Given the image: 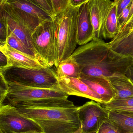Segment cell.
<instances>
[{
    "label": "cell",
    "instance_id": "3957f363",
    "mask_svg": "<svg viewBox=\"0 0 133 133\" xmlns=\"http://www.w3.org/2000/svg\"><path fill=\"white\" fill-rule=\"evenodd\" d=\"M81 5H74L70 3L65 10L54 17L55 38L54 65L56 67L71 57L78 44L77 23Z\"/></svg>",
    "mask_w": 133,
    "mask_h": 133
},
{
    "label": "cell",
    "instance_id": "d6986e66",
    "mask_svg": "<svg viewBox=\"0 0 133 133\" xmlns=\"http://www.w3.org/2000/svg\"><path fill=\"white\" fill-rule=\"evenodd\" d=\"M119 2H113L102 24V36L105 39H112L119 30L117 17V9Z\"/></svg>",
    "mask_w": 133,
    "mask_h": 133
},
{
    "label": "cell",
    "instance_id": "8d00e7d4",
    "mask_svg": "<svg viewBox=\"0 0 133 133\" xmlns=\"http://www.w3.org/2000/svg\"><path fill=\"white\" fill-rule=\"evenodd\" d=\"M86 1H90V0H86Z\"/></svg>",
    "mask_w": 133,
    "mask_h": 133
},
{
    "label": "cell",
    "instance_id": "7402d4cb",
    "mask_svg": "<svg viewBox=\"0 0 133 133\" xmlns=\"http://www.w3.org/2000/svg\"><path fill=\"white\" fill-rule=\"evenodd\" d=\"M6 43L11 47L18 51L36 58L40 61L44 62L37 54L26 46L24 44L12 33H11L10 35L8 37L6 40Z\"/></svg>",
    "mask_w": 133,
    "mask_h": 133
},
{
    "label": "cell",
    "instance_id": "2e32d148",
    "mask_svg": "<svg viewBox=\"0 0 133 133\" xmlns=\"http://www.w3.org/2000/svg\"><path fill=\"white\" fill-rule=\"evenodd\" d=\"M107 77L115 90L112 101L133 98V83L125 74H116Z\"/></svg>",
    "mask_w": 133,
    "mask_h": 133
},
{
    "label": "cell",
    "instance_id": "cb8c5ba5",
    "mask_svg": "<svg viewBox=\"0 0 133 133\" xmlns=\"http://www.w3.org/2000/svg\"><path fill=\"white\" fill-rule=\"evenodd\" d=\"M0 44L6 43L8 37L11 34L7 23L4 17L0 15Z\"/></svg>",
    "mask_w": 133,
    "mask_h": 133
},
{
    "label": "cell",
    "instance_id": "5bb4252c",
    "mask_svg": "<svg viewBox=\"0 0 133 133\" xmlns=\"http://www.w3.org/2000/svg\"><path fill=\"white\" fill-rule=\"evenodd\" d=\"M108 44L117 54L133 59V30L118 31Z\"/></svg>",
    "mask_w": 133,
    "mask_h": 133
},
{
    "label": "cell",
    "instance_id": "7c38bea8",
    "mask_svg": "<svg viewBox=\"0 0 133 133\" xmlns=\"http://www.w3.org/2000/svg\"><path fill=\"white\" fill-rule=\"evenodd\" d=\"M89 1L81 4L79 9L77 43L80 46L88 43L93 41V30L88 5Z\"/></svg>",
    "mask_w": 133,
    "mask_h": 133
},
{
    "label": "cell",
    "instance_id": "74e56055",
    "mask_svg": "<svg viewBox=\"0 0 133 133\" xmlns=\"http://www.w3.org/2000/svg\"><path fill=\"white\" fill-rule=\"evenodd\" d=\"M132 66H133V63L132 65Z\"/></svg>",
    "mask_w": 133,
    "mask_h": 133
},
{
    "label": "cell",
    "instance_id": "5b68a950",
    "mask_svg": "<svg viewBox=\"0 0 133 133\" xmlns=\"http://www.w3.org/2000/svg\"><path fill=\"white\" fill-rule=\"evenodd\" d=\"M8 85L5 100L7 102L4 104L14 106L23 102H40L68 99L69 96L60 88L52 89L40 88L12 83L8 84Z\"/></svg>",
    "mask_w": 133,
    "mask_h": 133
},
{
    "label": "cell",
    "instance_id": "d4e9b609",
    "mask_svg": "<svg viewBox=\"0 0 133 133\" xmlns=\"http://www.w3.org/2000/svg\"><path fill=\"white\" fill-rule=\"evenodd\" d=\"M104 108L111 107H132L133 106V98L113 100L107 103L101 104Z\"/></svg>",
    "mask_w": 133,
    "mask_h": 133
},
{
    "label": "cell",
    "instance_id": "ac0fdd59",
    "mask_svg": "<svg viewBox=\"0 0 133 133\" xmlns=\"http://www.w3.org/2000/svg\"><path fill=\"white\" fill-rule=\"evenodd\" d=\"M5 4L34 16L42 22L54 18L40 8L33 0H8Z\"/></svg>",
    "mask_w": 133,
    "mask_h": 133
},
{
    "label": "cell",
    "instance_id": "4316f807",
    "mask_svg": "<svg viewBox=\"0 0 133 133\" xmlns=\"http://www.w3.org/2000/svg\"><path fill=\"white\" fill-rule=\"evenodd\" d=\"M55 15L65 9L70 3V0H51Z\"/></svg>",
    "mask_w": 133,
    "mask_h": 133
},
{
    "label": "cell",
    "instance_id": "8fae6325",
    "mask_svg": "<svg viewBox=\"0 0 133 133\" xmlns=\"http://www.w3.org/2000/svg\"><path fill=\"white\" fill-rule=\"evenodd\" d=\"M0 51L7 58L8 64L7 66L37 69L49 67L44 62L18 51L6 43L0 44Z\"/></svg>",
    "mask_w": 133,
    "mask_h": 133
},
{
    "label": "cell",
    "instance_id": "e0dca14e",
    "mask_svg": "<svg viewBox=\"0 0 133 133\" xmlns=\"http://www.w3.org/2000/svg\"><path fill=\"white\" fill-rule=\"evenodd\" d=\"M1 8L22 23L32 34L37 27L43 22L37 17L8 4L1 6Z\"/></svg>",
    "mask_w": 133,
    "mask_h": 133
},
{
    "label": "cell",
    "instance_id": "6da1fadb",
    "mask_svg": "<svg viewBox=\"0 0 133 133\" xmlns=\"http://www.w3.org/2000/svg\"><path fill=\"white\" fill-rule=\"evenodd\" d=\"M23 116L36 123L44 133H80L78 107L68 99L26 102L15 105Z\"/></svg>",
    "mask_w": 133,
    "mask_h": 133
},
{
    "label": "cell",
    "instance_id": "9a60e30c",
    "mask_svg": "<svg viewBox=\"0 0 133 133\" xmlns=\"http://www.w3.org/2000/svg\"><path fill=\"white\" fill-rule=\"evenodd\" d=\"M0 15L5 19L11 32L21 41L26 46L37 54L32 41V33L22 23L12 18L2 8H1Z\"/></svg>",
    "mask_w": 133,
    "mask_h": 133
},
{
    "label": "cell",
    "instance_id": "44dd1931",
    "mask_svg": "<svg viewBox=\"0 0 133 133\" xmlns=\"http://www.w3.org/2000/svg\"><path fill=\"white\" fill-rule=\"evenodd\" d=\"M109 119L125 132L133 133V116L109 111Z\"/></svg>",
    "mask_w": 133,
    "mask_h": 133
},
{
    "label": "cell",
    "instance_id": "f546056e",
    "mask_svg": "<svg viewBox=\"0 0 133 133\" xmlns=\"http://www.w3.org/2000/svg\"><path fill=\"white\" fill-rule=\"evenodd\" d=\"M107 110L133 116V106L132 107H111L104 108Z\"/></svg>",
    "mask_w": 133,
    "mask_h": 133
},
{
    "label": "cell",
    "instance_id": "f1b7e54d",
    "mask_svg": "<svg viewBox=\"0 0 133 133\" xmlns=\"http://www.w3.org/2000/svg\"><path fill=\"white\" fill-rule=\"evenodd\" d=\"M131 4V3L122 11V13L118 18V23L119 27V31L122 29L127 21L129 17V14Z\"/></svg>",
    "mask_w": 133,
    "mask_h": 133
},
{
    "label": "cell",
    "instance_id": "8992f818",
    "mask_svg": "<svg viewBox=\"0 0 133 133\" xmlns=\"http://www.w3.org/2000/svg\"><path fill=\"white\" fill-rule=\"evenodd\" d=\"M32 41L37 54L48 66L55 64V26L54 18L40 23L32 33Z\"/></svg>",
    "mask_w": 133,
    "mask_h": 133
},
{
    "label": "cell",
    "instance_id": "484cf974",
    "mask_svg": "<svg viewBox=\"0 0 133 133\" xmlns=\"http://www.w3.org/2000/svg\"><path fill=\"white\" fill-rule=\"evenodd\" d=\"M40 8L52 17L55 16L51 0H33Z\"/></svg>",
    "mask_w": 133,
    "mask_h": 133
},
{
    "label": "cell",
    "instance_id": "4dcf8cb0",
    "mask_svg": "<svg viewBox=\"0 0 133 133\" xmlns=\"http://www.w3.org/2000/svg\"><path fill=\"white\" fill-rule=\"evenodd\" d=\"M133 25V0L131 3L130 6V9L129 14V17L125 25L123 26L121 30H129Z\"/></svg>",
    "mask_w": 133,
    "mask_h": 133
},
{
    "label": "cell",
    "instance_id": "30bf717a",
    "mask_svg": "<svg viewBox=\"0 0 133 133\" xmlns=\"http://www.w3.org/2000/svg\"><path fill=\"white\" fill-rule=\"evenodd\" d=\"M113 2L111 0H90L89 9L93 30V41L102 39V24Z\"/></svg>",
    "mask_w": 133,
    "mask_h": 133
},
{
    "label": "cell",
    "instance_id": "9c48e42d",
    "mask_svg": "<svg viewBox=\"0 0 133 133\" xmlns=\"http://www.w3.org/2000/svg\"><path fill=\"white\" fill-rule=\"evenodd\" d=\"M59 88L67 94L89 98L102 104V98L80 78L58 77Z\"/></svg>",
    "mask_w": 133,
    "mask_h": 133
},
{
    "label": "cell",
    "instance_id": "d590c367",
    "mask_svg": "<svg viewBox=\"0 0 133 133\" xmlns=\"http://www.w3.org/2000/svg\"><path fill=\"white\" fill-rule=\"evenodd\" d=\"M130 30H133V25L131 27V28L130 29Z\"/></svg>",
    "mask_w": 133,
    "mask_h": 133
},
{
    "label": "cell",
    "instance_id": "603a6c76",
    "mask_svg": "<svg viewBox=\"0 0 133 133\" xmlns=\"http://www.w3.org/2000/svg\"><path fill=\"white\" fill-rule=\"evenodd\" d=\"M97 133H126L109 119L104 122Z\"/></svg>",
    "mask_w": 133,
    "mask_h": 133
},
{
    "label": "cell",
    "instance_id": "1f68e13d",
    "mask_svg": "<svg viewBox=\"0 0 133 133\" xmlns=\"http://www.w3.org/2000/svg\"><path fill=\"white\" fill-rule=\"evenodd\" d=\"M132 0H120L119 1L117 9L118 19L122 11L132 3Z\"/></svg>",
    "mask_w": 133,
    "mask_h": 133
},
{
    "label": "cell",
    "instance_id": "52a82bcc",
    "mask_svg": "<svg viewBox=\"0 0 133 133\" xmlns=\"http://www.w3.org/2000/svg\"><path fill=\"white\" fill-rule=\"evenodd\" d=\"M0 133H44L33 120L21 115L14 105H0Z\"/></svg>",
    "mask_w": 133,
    "mask_h": 133
},
{
    "label": "cell",
    "instance_id": "d6a6232c",
    "mask_svg": "<svg viewBox=\"0 0 133 133\" xmlns=\"http://www.w3.org/2000/svg\"><path fill=\"white\" fill-rule=\"evenodd\" d=\"M8 59L5 55L1 52L0 53V69H3L8 66Z\"/></svg>",
    "mask_w": 133,
    "mask_h": 133
},
{
    "label": "cell",
    "instance_id": "4fadbf2b",
    "mask_svg": "<svg viewBox=\"0 0 133 133\" xmlns=\"http://www.w3.org/2000/svg\"><path fill=\"white\" fill-rule=\"evenodd\" d=\"M80 79L100 96L102 104L109 103L114 99L115 90L107 77L85 76Z\"/></svg>",
    "mask_w": 133,
    "mask_h": 133
},
{
    "label": "cell",
    "instance_id": "ba28073f",
    "mask_svg": "<svg viewBox=\"0 0 133 133\" xmlns=\"http://www.w3.org/2000/svg\"><path fill=\"white\" fill-rule=\"evenodd\" d=\"M80 133H97L102 124L109 119V111L94 101L78 107Z\"/></svg>",
    "mask_w": 133,
    "mask_h": 133
},
{
    "label": "cell",
    "instance_id": "836d02e7",
    "mask_svg": "<svg viewBox=\"0 0 133 133\" xmlns=\"http://www.w3.org/2000/svg\"><path fill=\"white\" fill-rule=\"evenodd\" d=\"M125 74L131 80L133 83V67L132 65L128 67L125 73Z\"/></svg>",
    "mask_w": 133,
    "mask_h": 133
},
{
    "label": "cell",
    "instance_id": "83f0119b",
    "mask_svg": "<svg viewBox=\"0 0 133 133\" xmlns=\"http://www.w3.org/2000/svg\"><path fill=\"white\" fill-rule=\"evenodd\" d=\"M0 105H1L3 104L5 101L9 85L3 76L0 74Z\"/></svg>",
    "mask_w": 133,
    "mask_h": 133
},
{
    "label": "cell",
    "instance_id": "e575fe53",
    "mask_svg": "<svg viewBox=\"0 0 133 133\" xmlns=\"http://www.w3.org/2000/svg\"><path fill=\"white\" fill-rule=\"evenodd\" d=\"M86 0H70V3L74 5H79L82 4L86 2Z\"/></svg>",
    "mask_w": 133,
    "mask_h": 133
},
{
    "label": "cell",
    "instance_id": "7a4b0ae2",
    "mask_svg": "<svg viewBox=\"0 0 133 133\" xmlns=\"http://www.w3.org/2000/svg\"><path fill=\"white\" fill-rule=\"evenodd\" d=\"M71 57L77 62L81 77H108L119 74H125L133 59L122 56L113 51L108 43L102 39L92 41L78 47Z\"/></svg>",
    "mask_w": 133,
    "mask_h": 133
},
{
    "label": "cell",
    "instance_id": "ffe728a7",
    "mask_svg": "<svg viewBox=\"0 0 133 133\" xmlns=\"http://www.w3.org/2000/svg\"><path fill=\"white\" fill-rule=\"evenodd\" d=\"M56 68L57 77H68L72 78H80L81 69L76 61L72 57L61 62Z\"/></svg>",
    "mask_w": 133,
    "mask_h": 133
},
{
    "label": "cell",
    "instance_id": "277c9868",
    "mask_svg": "<svg viewBox=\"0 0 133 133\" xmlns=\"http://www.w3.org/2000/svg\"><path fill=\"white\" fill-rule=\"evenodd\" d=\"M0 74L8 84L40 88H59L56 72L50 67L37 69L6 66L0 69Z\"/></svg>",
    "mask_w": 133,
    "mask_h": 133
}]
</instances>
